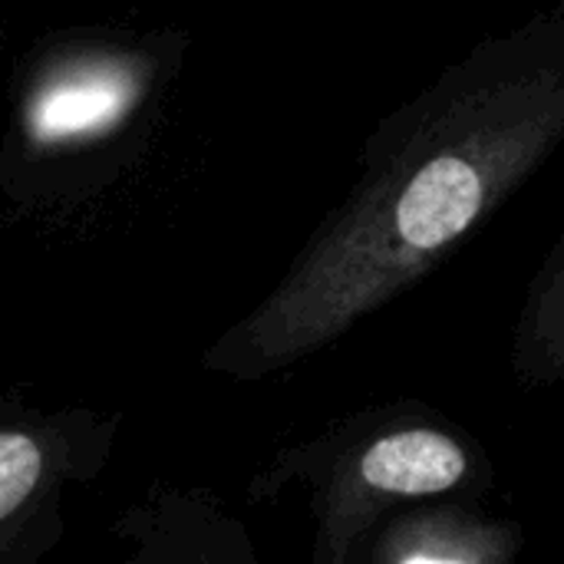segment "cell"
I'll return each mask as SVG.
<instances>
[{
	"mask_svg": "<svg viewBox=\"0 0 564 564\" xmlns=\"http://www.w3.org/2000/svg\"><path fill=\"white\" fill-rule=\"evenodd\" d=\"M129 555L112 564H251L241 525L205 492L152 486L112 529Z\"/></svg>",
	"mask_w": 564,
	"mask_h": 564,
	"instance_id": "2",
	"label": "cell"
},
{
	"mask_svg": "<svg viewBox=\"0 0 564 564\" xmlns=\"http://www.w3.org/2000/svg\"><path fill=\"white\" fill-rule=\"evenodd\" d=\"M159 79L162 56L149 43L79 40L43 53L23 89L17 132L40 155L93 149L132 122Z\"/></svg>",
	"mask_w": 564,
	"mask_h": 564,
	"instance_id": "1",
	"label": "cell"
},
{
	"mask_svg": "<svg viewBox=\"0 0 564 564\" xmlns=\"http://www.w3.org/2000/svg\"><path fill=\"white\" fill-rule=\"evenodd\" d=\"M406 564H456V562H443V558H410Z\"/></svg>",
	"mask_w": 564,
	"mask_h": 564,
	"instance_id": "5",
	"label": "cell"
},
{
	"mask_svg": "<svg viewBox=\"0 0 564 564\" xmlns=\"http://www.w3.org/2000/svg\"><path fill=\"white\" fill-rule=\"evenodd\" d=\"M466 473L463 449L430 430H406L373 443L360 459L367 486L397 496H433L453 489Z\"/></svg>",
	"mask_w": 564,
	"mask_h": 564,
	"instance_id": "4",
	"label": "cell"
},
{
	"mask_svg": "<svg viewBox=\"0 0 564 564\" xmlns=\"http://www.w3.org/2000/svg\"><path fill=\"white\" fill-rule=\"evenodd\" d=\"M482 205V182L463 159H436L413 175L397 205V231L413 248H436L469 228Z\"/></svg>",
	"mask_w": 564,
	"mask_h": 564,
	"instance_id": "3",
	"label": "cell"
}]
</instances>
